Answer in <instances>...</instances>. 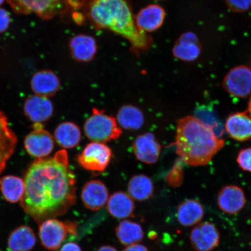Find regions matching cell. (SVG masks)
Here are the masks:
<instances>
[{
  "mask_svg": "<svg viewBox=\"0 0 251 251\" xmlns=\"http://www.w3.org/2000/svg\"><path fill=\"white\" fill-rule=\"evenodd\" d=\"M68 158L65 150L39 158L25 175L21 205L37 224L65 214L76 201V178Z\"/></svg>",
  "mask_w": 251,
  "mask_h": 251,
  "instance_id": "cell-1",
  "label": "cell"
},
{
  "mask_svg": "<svg viewBox=\"0 0 251 251\" xmlns=\"http://www.w3.org/2000/svg\"><path fill=\"white\" fill-rule=\"evenodd\" d=\"M84 14L96 29L109 30L124 37L136 56L152 46L151 37L137 26L130 0H87Z\"/></svg>",
  "mask_w": 251,
  "mask_h": 251,
  "instance_id": "cell-2",
  "label": "cell"
},
{
  "mask_svg": "<svg viewBox=\"0 0 251 251\" xmlns=\"http://www.w3.org/2000/svg\"><path fill=\"white\" fill-rule=\"evenodd\" d=\"M176 153L185 164L206 165L225 145L212 128L194 116L177 122L176 137Z\"/></svg>",
  "mask_w": 251,
  "mask_h": 251,
  "instance_id": "cell-3",
  "label": "cell"
},
{
  "mask_svg": "<svg viewBox=\"0 0 251 251\" xmlns=\"http://www.w3.org/2000/svg\"><path fill=\"white\" fill-rule=\"evenodd\" d=\"M84 131L87 139L100 143L117 140L122 133L114 117L97 108L93 109L92 115L84 123Z\"/></svg>",
  "mask_w": 251,
  "mask_h": 251,
  "instance_id": "cell-4",
  "label": "cell"
},
{
  "mask_svg": "<svg viewBox=\"0 0 251 251\" xmlns=\"http://www.w3.org/2000/svg\"><path fill=\"white\" fill-rule=\"evenodd\" d=\"M16 14H34L43 20L65 13L64 0H6Z\"/></svg>",
  "mask_w": 251,
  "mask_h": 251,
  "instance_id": "cell-5",
  "label": "cell"
},
{
  "mask_svg": "<svg viewBox=\"0 0 251 251\" xmlns=\"http://www.w3.org/2000/svg\"><path fill=\"white\" fill-rule=\"evenodd\" d=\"M77 228L75 222H62L55 218L45 220L39 227L41 243L47 250H57L68 235H76Z\"/></svg>",
  "mask_w": 251,
  "mask_h": 251,
  "instance_id": "cell-6",
  "label": "cell"
},
{
  "mask_svg": "<svg viewBox=\"0 0 251 251\" xmlns=\"http://www.w3.org/2000/svg\"><path fill=\"white\" fill-rule=\"evenodd\" d=\"M112 151L103 143H91L78 155V162L86 170L97 173L104 171L112 158Z\"/></svg>",
  "mask_w": 251,
  "mask_h": 251,
  "instance_id": "cell-7",
  "label": "cell"
},
{
  "mask_svg": "<svg viewBox=\"0 0 251 251\" xmlns=\"http://www.w3.org/2000/svg\"><path fill=\"white\" fill-rule=\"evenodd\" d=\"M34 130L25 137V148L29 154L37 158L49 155L54 148V138L44 129L42 124H34Z\"/></svg>",
  "mask_w": 251,
  "mask_h": 251,
  "instance_id": "cell-8",
  "label": "cell"
},
{
  "mask_svg": "<svg viewBox=\"0 0 251 251\" xmlns=\"http://www.w3.org/2000/svg\"><path fill=\"white\" fill-rule=\"evenodd\" d=\"M223 86L232 96L246 98L251 93V69L244 65L231 69L225 77Z\"/></svg>",
  "mask_w": 251,
  "mask_h": 251,
  "instance_id": "cell-9",
  "label": "cell"
},
{
  "mask_svg": "<svg viewBox=\"0 0 251 251\" xmlns=\"http://www.w3.org/2000/svg\"><path fill=\"white\" fill-rule=\"evenodd\" d=\"M190 239L193 247L197 251H211L218 246L221 235L212 223L197 224L191 231Z\"/></svg>",
  "mask_w": 251,
  "mask_h": 251,
  "instance_id": "cell-10",
  "label": "cell"
},
{
  "mask_svg": "<svg viewBox=\"0 0 251 251\" xmlns=\"http://www.w3.org/2000/svg\"><path fill=\"white\" fill-rule=\"evenodd\" d=\"M132 148L136 158L144 164H155L161 155V146L154 135L151 133L138 136L133 143Z\"/></svg>",
  "mask_w": 251,
  "mask_h": 251,
  "instance_id": "cell-11",
  "label": "cell"
},
{
  "mask_svg": "<svg viewBox=\"0 0 251 251\" xmlns=\"http://www.w3.org/2000/svg\"><path fill=\"white\" fill-rule=\"evenodd\" d=\"M69 49L75 61L87 63L96 57L98 45L93 36L80 33L72 37L69 42Z\"/></svg>",
  "mask_w": 251,
  "mask_h": 251,
  "instance_id": "cell-12",
  "label": "cell"
},
{
  "mask_svg": "<svg viewBox=\"0 0 251 251\" xmlns=\"http://www.w3.org/2000/svg\"><path fill=\"white\" fill-rule=\"evenodd\" d=\"M217 202L219 208L223 212L230 215L236 214L246 205V195L241 187L228 185L220 190Z\"/></svg>",
  "mask_w": 251,
  "mask_h": 251,
  "instance_id": "cell-13",
  "label": "cell"
},
{
  "mask_svg": "<svg viewBox=\"0 0 251 251\" xmlns=\"http://www.w3.org/2000/svg\"><path fill=\"white\" fill-rule=\"evenodd\" d=\"M24 112L34 124H43L49 121L54 113L52 103L46 97L38 95L29 97L25 102Z\"/></svg>",
  "mask_w": 251,
  "mask_h": 251,
  "instance_id": "cell-14",
  "label": "cell"
},
{
  "mask_svg": "<svg viewBox=\"0 0 251 251\" xmlns=\"http://www.w3.org/2000/svg\"><path fill=\"white\" fill-rule=\"evenodd\" d=\"M84 206L92 211H98L107 202L109 192L103 182L94 180L84 185L81 194Z\"/></svg>",
  "mask_w": 251,
  "mask_h": 251,
  "instance_id": "cell-15",
  "label": "cell"
},
{
  "mask_svg": "<svg viewBox=\"0 0 251 251\" xmlns=\"http://www.w3.org/2000/svg\"><path fill=\"white\" fill-rule=\"evenodd\" d=\"M134 17L139 29L148 33L161 27L165 20V12L161 6L151 4L141 8Z\"/></svg>",
  "mask_w": 251,
  "mask_h": 251,
  "instance_id": "cell-16",
  "label": "cell"
},
{
  "mask_svg": "<svg viewBox=\"0 0 251 251\" xmlns=\"http://www.w3.org/2000/svg\"><path fill=\"white\" fill-rule=\"evenodd\" d=\"M17 143V137L9 126L7 117L0 111V174L13 154Z\"/></svg>",
  "mask_w": 251,
  "mask_h": 251,
  "instance_id": "cell-17",
  "label": "cell"
},
{
  "mask_svg": "<svg viewBox=\"0 0 251 251\" xmlns=\"http://www.w3.org/2000/svg\"><path fill=\"white\" fill-rule=\"evenodd\" d=\"M225 130L232 139L246 141L251 139V117L246 112H235L229 115Z\"/></svg>",
  "mask_w": 251,
  "mask_h": 251,
  "instance_id": "cell-18",
  "label": "cell"
},
{
  "mask_svg": "<svg viewBox=\"0 0 251 251\" xmlns=\"http://www.w3.org/2000/svg\"><path fill=\"white\" fill-rule=\"evenodd\" d=\"M60 86L59 78L51 71H38L31 78V89L36 95L46 97L54 96L58 92Z\"/></svg>",
  "mask_w": 251,
  "mask_h": 251,
  "instance_id": "cell-19",
  "label": "cell"
},
{
  "mask_svg": "<svg viewBox=\"0 0 251 251\" xmlns=\"http://www.w3.org/2000/svg\"><path fill=\"white\" fill-rule=\"evenodd\" d=\"M175 57L184 61H193L200 54L199 39L192 32L185 33L181 36L173 49Z\"/></svg>",
  "mask_w": 251,
  "mask_h": 251,
  "instance_id": "cell-20",
  "label": "cell"
},
{
  "mask_svg": "<svg viewBox=\"0 0 251 251\" xmlns=\"http://www.w3.org/2000/svg\"><path fill=\"white\" fill-rule=\"evenodd\" d=\"M204 213L203 207L199 201L190 199L185 200L178 205L176 216L181 225L191 227L201 221Z\"/></svg>",
  "mask_w": 251,
  "mask_h": 251,
  "instance_id": "cell-21",
  "label": "cell"
},
{
  "mask_svg": "<svg viewBox=\"0 0 251 251\" xmlns=\"http://www.w3.org/2000/svg\"><path fill=\"white\" fill-rule=\"evenodd\" d=\"M135 209L133 199L128 194L118 191L112 194L108 200L109 214L119 219L130 217Z\"/></svg>",
  "mask_w": 251,
  "mask_h": 251,
  "instance_id": "cell-22",
  "label": "cell"
},
{
  "mask_svg": "<svg viewBox=\"0 0 251 251\" xmlns=\"http://www.w3.org/2000/svg\"><path fill=\"white\" fill-rule=\"evenodd\" d=\"M36 243V237L32 229L21 226L9 235L7 246L9 251H30Z\"/></svg>",
  "mask_w": 251,
  "mask_h": 251,
  "instance_id": "cell-23",
  "label": "cell"
},
{
  "mask_svg": "<svg viewBox=\"0 0 251 251\" xmlns=\"http://www.w3.org/2000/svg\"><path fill=\"white\" fill-rule=\"evenodd\" d=\"M81 138L79 127L73 122H66L59 124L54 131L56 143L64 149H71L79 144Z\"/></svg>",
  "mask_w": 251,
  "mask_h": 251,
  "instance_id": "cell-24",
  "label": "cell"
},
{
  "mask_svg": "<svg viewBox=\"0 0 251 251\" xmlns=\"http://www.w3.org/2000/svg\"><path fill=\"white\" fill-rule=\"evenodd\" d=\"M128 195L138 201L148 200L153 196L154 187L152 181L144 175L134 176L128 183Z\"/></svg>",
  "mask_w": 251,
  "mask_h": 251,
  "instance_id": "cell-25",
  "label": "cell"
},
{
  "mask_svg": "<svg viewBox=\"0 0 251 251\" xmlns=\"http://www.w3.org/2000/svg\"><path fill=\"white\" fill-rule=\"evenodd\" d=\"M118 123L128 131H136L142 127L144 116L141 110L131 105L122 106L117 114Z\"/></svg>",
  "mask_w": 251,
  "mask_h": 251,
  "instance_id": "cell-26",
  "label": "cell"
},
{
  "mask_svg": "<svg viewBox=\"0 0 251 251\" xmlns=\"http://www.w3.org/2000/svg\"><path fill=\"white\" fill-rule=\"evenodd\" d=\"M25 189L23 178L15 176H5L0 178V190L6 201L11 203L21 201Z\"/></svg>",
  "mask_w": 251,
  "mask_h": 251,
  "instance_id": "cell-27",
  "label": "cell"
},
{
  "mask_svg": "<svg viewBox=\"0 0 251 251\" xmlns=\"http://www.w3.org/2000/svg\"><path fill=\"white\" fill-rule=\"evenodd\" d=\"M116 235L122 244L125 246L139 244L143 239L144 232L139 224L124 220L116 228Z\"/></svg>",
  "mask_w": 251,
  "mask_h": 251,
  "instance_id": "cell-28",
  "label": "cell"
},
{
  "mask_svg": "<svg viewBox=\"0 0 251 251\" xmlns=\"http://www.w3.org/2000/svg\"><path fill=\"white\" fill-rule=\"evenodd\" d=\"M195 117L202 121L204 124L211 127L216 136L221 138L224 134V127L213 112L208 106H200L196 109Z\"/></svg>",
  "mask_w": 251,
  "mask_h": 251,
  "instance_id": "cell-29",
  "label": "cell"
},
{
  "mask_svg": "<svg viewBox=\"0 0 251 251\" xmlns=\"http://www.w3.org/2000/svg\"><path fill=\"white\" fill-rule=\"evenodd\" d=\"M184 163L181 159H178L166 176V181L172 187L179 186L183 181Z\"/></svg>",
  "mask_w": 251,
  "mask_h": 251,
  "instance_id": "cell-30",
  "label": "cell"
},
{
  "mask_svg": "<svg viewBox=\"0 0 251 251\" xmlns=\"http://www.w3.org/2000/svg\"><path fill=\"white\" fill-rule=\"evenodd\" d=\"M237 161L243 170L251 173V148L241 150L238 153Z\"/></svg>",
  "mask_w": 251,
  "mask_h": 251,
  "instance_id": "cell-31",
  "label": "cell"
},
{
  "mask_svg": "<svg viewBox=\"0 0 251 251\" xmlns=\"http://www.w3.org/2000/svg\"><path fill=\"white\" fill-rule=\"evenodd\" d=\"M226 1L228 7L236 12L247 11L251 6V0H226Z\"/></svg>",
  "mask_w": 251,
  "mask_h": 251,
  "instance_id": "cell-32",
  "label": "cell"
},
{
  "mask_svg": "<svg viewBox=\"0 0 251 251\" xmlns=\"http://www.w3.org/2000/svg\"><path fill=\"white\" fill-rule=\"evenodd\" d=\"M10 15L5 9L0 8V34L5 32L10 24Z\"/></svg>",
  "mask_w": 251,
  "mask_h": 251,
  "instance_id": "cell-33",
  "label": "cell"
},
{
  "mask_svg": "<svg viewBox=\"0 0 251 251\" xmlns=\"http://www.w3.org/2000/svg\"><path fill=\"white\" fill-rule=\"evenodd\" d=\"M60 251H81V250L77 244L69 242L62 247Z\"/></svg>",
  "mask_w": 251,
  "mask_h": 251,
  "instance_id": "cell-34",
  "label": "cell"
},
{
  "mask_svg": "<svg viewBox=\"0 0 251 251\" xmlns=\"http://www.w3.org/2000/svg\"><path fill=\"white\" fill-rule=\"evenodd\" d=\"M123 251H149V250L143 245L136 244L127 246Z\"/></svg>",
  "mask_w": 251,
  "mask_h": 251,
  "instance_id": "cell-35",
  "label": "cell"
},
{
  "mask_svg": "<svg viewBox=\"0 0 251 251\" xmlns=\"http://www.w3.org/2000/svg\"><path fill=\"white\" fill-rule=\"evenodd\" d=\"M97 251H118L117 249H115L114 247L111 246H103L100 247Z\"/></svg>",
  "mask_w": 251,
  "mask_h": 251,
  "instance_id": "cell-36",
  "label": "cell"
},
{
  "mask_svg": "<svg viewBox=\"0 0 251 251\" xmlns=\"http://www.w3.org/2000/svg\"><path fill=\"white\" fill-rule=\"evenodd\" d=\"M248 112L251 117V97L249 103V108H248Z\"/></svg>",
  "mask_w": 251,
  "mask_h": 251,
  "instance_id": "cell-37",
  "label": "cell"
},
{
  "mask_svg": "<svg viewBox=\"0 0 251 251\" xmlns=\"http://www.w3.org/2000/svg\"><path fill=\"white\" fill-rule=\"evenodd\" d=\"M4 2V0H0V5L3 4V2Z\"/></svg>",
  "mask_w": 251,
  "mask_h": 251,
  "instance_id": "cell-38",
  "label": "cell"
}]
</instances>
